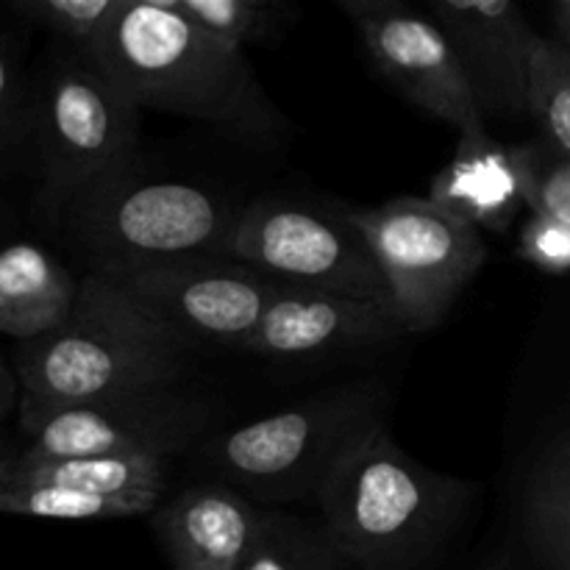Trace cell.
I'll use <instances>...</instances> for the list:
<instances>
[{"instance_id": "cell-7", "label": "cell", "mask_w": 570, "mask_h": 570, "mask_svg": "<svg viewBox=\"0 0 570 570\" xmlns=\"http://www.w3.org/2000/svg\"><path fill=\"white\" fill-rule=\"evenodd\" d=\"M220 259L237 262L282 287L387 301V287L351 220V209L295 198L239 206Z\"/></svg>"}, {"instance_id": "cell-26", "label": "cell", "mask_w": 570, "mask_h": 570, "mask_svg": "<svg viewBox=\"0 0 570 570\" xmlns=\"http://www.w3.org/2000/svg\"><path fill=\"white\" fill-rule=\"evenodd\" d=\"M518 259L551 278H562L570 267V223L527 215L518 228Z\"/></svg>"}, {"instance_id": "cell-23", "label": "cell", "mask_w": 570, "mask_h": 570, "mask_svg": "<svg viewBox=\"0 0 570 570\" xmlns=\"http://www.w3.org/2000/svg\"><path fill=\"white\" fill-rule=\"evenodd\" d=\"M33 142V76L20 56V45L0 22V178L31 156Z\"/></svg>"}, {"instance_id": "cell-18", "label": "cell", "mask_w": 570, "mask_h": 570, "mask_svg": "<svg viewBox=\"0 0 570 570\" xmlns=\"http://www.w3.org/2000/svg\"><path fill=\"white\" fill-rule=\"evenodd\" d=\"M170 460L161 456H78V460H20L0 479L3 488H70L95 495L161 501Z\"/></svg>"}, {"instance_id": "cell-30", "label": "cell", "mask_w": 570, "mask_h": 570, "mask_svg": "<svg viewBox=\"0 0 570 570\" xmlns=\"http://www.w3.org/2000/svg\"><path fill=\"white\" fill-rule=\"evenodd\" d=\"M14 232H17V220H14V215H11L6 198L0 195V245L11 243V239H14L11 234H14Z\"/></svg>"}, {"instance_id": "cell-12", "label": "cell", "mask_w": 570, "mask_h": 570, "mask_svg": "<svg viewBox=\"0 0 570 570\" xmlns=\"http://www.w3.org/2000/svg\"><path fill=\"white\" fill-rule=\"evenodd\" d=\"M482 120L523 117V76L538 31L512 0H429Z\"/></svg>"}, {"instance_id": "cell-4", "label": "cell", "mask_w": 570, "mask_h": 570, "mask_svg": "<svg viewBox=\"0 0 570 570\" xmlns=\"http://www.w3.org/2000/svg\"><path fill=\"white\" fill-rule=\"evenodd\" d=\"M393 393L384 382L323 390L273 415L256 417L200 451L217 479L267 510L317 499L334 468L387 426Z\"/></svg>"}, {"instance_id": "cell-29", "label": "cell", "mask_w": 570, "mask_h": 570, "mask_svg": "<svg viewBox=\"0 0 570 570\" xmlns=\"http://www.w3.org/2000/svg\"><path fill=\"white\" fill-rule=\"evenodd\" d=\"M551 20H554V33L551 39L570 48V0H554L551 3Z\"/></svg>"}, {"instance_id": "cell-20", "label": "cell", "mask_w": 570, "mask_h": 570, "mask_svg": "<svg viewBox=\"0 0 570 570\" xmlns=\"http://www.w3.org/2000/svg\"><path fill=\"white\" fill-rule=\"evenodd\" d=\"M523 115L538 139L560 159H570V48L551 37L534 39L523 76Z\"/></svg>"}, {"instance_id": "cell-3", "label": "cell", "mask_w": 570, "mask_h": 570, "mask_svg": "<svg viewBox=\"0 0 570 570\" xmlns=\"http://www.w3.org/2000/svg\"><path fill=\"white\" fill-rule=\"evenodd\" d=\"M479 488L406 454L387 426L356 445L317 493L326 534L354 570H423L449 546Z\"/></svg>"}, {"instance_id": "cell-17", "label": "cell", "mask_w": 570, "mask_h": 570, "mask_svg": "<svg viewBox=\"0 0 570 570\" xmlns=\"http://www.w3.org/2000/svg\"><path fill=\"white\" fill-rule=\"evenodd\" d=\"M521 538L540 570H570V434L557 426L534 451L521 488Z\"/></svg>"}, {"instance_id": "cell-22", "label": "cell", "mask_w": 570, "mask_h": 570, "mask_svg": "<svg viewBox=\"0 0 570 570\" xmlns=\"http://www.w3.org/2000/svg\"><path fill=\"white\" fill-rule=\"evenodd\" d=\"M159 501L122 499V495H95L70 488H3L0 515L45 518V521H122L148 518Z\"/></svg>"}, {"instance_id": "cell-15", "label": "cell", "mask_w": 570, "mask_h": 570, "mask_svg": "<svg viewBox=\"0 0 570 570\" xmlns=\"http://www.w3.org/2000/svg\"><path fill=\"white\" fill-rule=\"evenodd\" d=\"M429 200L476 232L507 234L527 209L512 145L495 142L484 126L462 131L454 159L429 184Z\"/></svg>"}, {"instance_id": "cell-21", "label": "cell", "mask_w": 570, "mask_h": 570, "mask_svg": "<svg viewBox=\"0 0 570 570\" xmlns=\"http://www.w3.org/2000/svg\"><path fill=\"white\" fill-rule=\"evenodd\" d=\"M239 570H354L321 523L262 510L259 529Z\"/></svg>"}, {"instance_id": "cell-31", "label": "cell", "mask_w": 570, "mask_h": 570, "mask_svg": "<svg viewBox=\"0 0 570 570\" xmlns=\"http://www.w3.org/2000/svg\"><path fill=\"white\" fill-rule=\"evenodd\" d=\"M479 570H521V566H518V560L510 551H499V554L490 557Z\"/></svg>"}, {"instance_id": "cell-14", "label": "cell", "mask_w": 570, "mask_h": 570, "mask_svg": "<svg viewBox=\"0 0 570 570\" xmlns=\"http://www.w3.org/2000/svg\"><path fill=\"white\" fill-rule=\"evenodd\" d=\"M173 570H239L262 521V507L232 484H189L148 515Z\"/></svg>"}, {"instance_id": "cell-9", "label": "cell", "mask_w": 570, "mask_h": 570, "mask_svg": "<svg viewBox=\"0 0 570 570\" xmlns=\"http://www.w3.org/2000/svg\"><path fill=\"white\" fill-rule=\"evenodd\" d=\"M212 404L178 384L111 395L50 412L20 429V460L161 456L189 449L209 426Z\"/></svg>"}, {"instance_id": "cell-19", "label": "cell", "mask_w": 570, "mask_h": 570, "mask_svg": "<svg viewBox=\"0 0 570 570\" xmlns=\"http://www.w3.org/2000/svg\"><path fill=\"white\" fill-rule=\"evenodd\" d=\"M170 3L195 28L234 50L278 42L301 20V9L289 0H170Z\"/></svg>"}, {"instance_id": "cell-1", "label": "cell", "mask_w": 570, "mask_h": 570, "mask_svg": "<svg viewBox=\"0 0 570 570\" xmlns=\"http://www.w3.org/2000/svg\"><path fill=\"white\" fill-rule=\"evenodd\" d=\"M89 59L139 111L206 122L254 142L289 128L243 50L195 28L170 0H120Z\"/></svg>"}, {"instance_id": "cell-25", "label": "cell", "mask_w": 570, "mask_h": 570, "mask_svg": "<svg viewBox=\"0 0 570 570\" xmlns=\"http://www.w3.org/2000/svg\"><path fill=\"white\" fill-rule=\"evenodd\" d=\"M523 206L529 215L570 223V159H560L540 139L512 145Z\"/></svg>"}, {"instance_id": "cell-8", "label": "cell", "mask_w": 570, "mask_h": 570, "mask_svg": "<svg viewBox=\"0 0 570 570\" xmlns=\"http://www.w3.org/2000/svg\"><path fill=\"white\" fill-rule=\"evenodd\" d=\"M406 334L438 328L488 262L482 232L429 198H390L351 209Z\"/></svg>"}, {"instance_id": "cell-6", "label": "cell", "mask_w": 570, "mask_h": 570, "mask_svg": "<svg viewBox=\"0 0 570 570\" xmlns=\"http://www.w3.org/2000/svg\"><path fill=\"white\" fill-rule=\"evenodd\" d=\"M237 212L204 184L131 170L72 200L56 234L87 273L104 276L150 262L217 256Z\"/></svg>"}, {"instance_id": "cell-5", "label": "cell", "mask_w": 570, "mask_h": 570, "mask_svg": "<svg viewBox=\"0 0 570 570\" xmlns=\"http://www.w3.org/2000/svg\"><path fill=\"white\" fill-rule=\"evenodd\" d=\"M139 109L92 65L56 45L33 78V142L39 184L33 217L56 234L70 204L89 189L139 170Z\"/></svg>"}, {"instance_id": "cell-24", "label": "cell", "mask_w": 570, "mask_h": 570, "mask_svg": "<svg viewBox=\"0 0 570 570\" xmlns=\"http://www.w3.org/2000/svg\"><path fill=\"white\" fill-rule=\"evenodd\" d=\"M3 9L22 26L48 31L53 45L89 56L120 9V0H11Z\"/></svg>"}, {"instance_id": "cell-28", "label": "cell", "mask_w": 570, "mask_h": 570, "mask_svg": "<svg viewBox=\"0 0 570 570\" xmlns=\"http://www.w3.org/2000/svg\"><path fill=\"white\" fill-rule=\"evenodd\" d=\"M17 456H20V438L14 432H9L6 423H0V479L14 465Z\"/></svg>"}, {"instance_id": "cell-2", "label": "cell", "mask_w": 570, "mask_h": 570, "mask_svg": "<svg viewBox=\"0 0 570 570\" xmlns=\"http://www.w3.org/2000/svg\"><path fill=\"white\" fill-rule=\"evenodd\" d=\"M193 351L117 284L83 273L65 326L17 343V423L22 429L67 406L178 384Z\"/></svg>"}, {"instance_id": "cell-16", "label": "cell", "mask_w": 570, "mask_h": 570, "mask_svg": "<svg viewBox=\"0 0 570 570\" xmlns=\"http://www.w3.org/2000/svg\"><path fill=\"white\" fill-rule=\"evenodd\" d=\"M78 282L65 262L31 239L0 245V334L28 343L65 326Z\"/></svg>"}, {"instance_id": "cell-27", "label": "cell", "mask_w": 570, "mask_h": 570, "mask_svg": "<svg viewBox=\"0 0 570 570\" xmlns=\"http://www.w3.org/2000/svg\"><path fill=\"white\" fill-rule=\"evenodd\" d=\"M17 399H20L17 376L9 362H6V356L0 354V423H6V417L17 412Z\"/></svg>"}, {"instance_id": "cell-10", "label": "cell", "mask_w": 570, "mask_h": 570, "mask_svg": "<svg viewBox=\"0 0 570 570\" xmlns=\"http://www.w3.org/2000/svg\"><path fill=\"white\" fill-rule=\"evenodd\" d=\"M104 278L195 348H243L276 289L271 278L220 256L150 262Z\"/></svg>"}, {"instance_id": "cell-11", "label": "cell", "mask_w": 570, "mask_h": 570, "mask_svg": "<svg viewBox=\"0 0 570 570\" xmlns=\"http://www.w3.org/2000/svg\"><path fill=\"white\" fill-rule=\"evenodd\" d=\"M340 9L395 92L460 134L484 126L454 50L432 17L404 0H340Z\"/></svg>"}, {"instance_id": "cell-32", "label": "cell", "mask_w": 570, "mask_h": 570, "mask_svg": "<svg viewBox=\"0 0 570 570\" xmlns=\"http://www.w3.org/2000/svg\"><path fill=\"white\" fill-rule=\"evenodd\" d=\"M3 11H6V9H3V3H0V14H3Z\"/></svg>"}, {"instance_id": "cell-13", "label": "cell", "mask_w": 570, "mask_h": 570, "mask_svg": "<svg viewBox=\"0 0 570 570\" xmlns=\"http://www.w3.org/2000/svg\"><path fill=\"white\" fill-rule=\"evenodd\" d=\"M404 334L387 301L276 284L259 323L239 351L265 360H317L343 351L376 348Z\"/></svg>"}]
</instances>
